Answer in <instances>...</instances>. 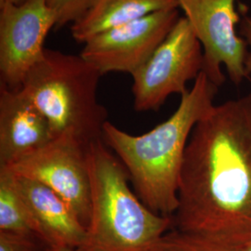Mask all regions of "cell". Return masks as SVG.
Instances as JSON below:
<instances>
[{"instance_id":"6da1fadb","label":"cell","mask_w":251,"mask_h":251,"mask_svg":"<svg viewBox=\"0 0 251 251\" xmlns=\"http://www.w3.org/2000/svg\"><path fill=\"white\" fill-rule=\"evenodd\" d=\"M172 229L251 246V92L211 108L195 126Z\"/></svg>"},{"instance_id":"7a4b0ae2","label":"cell","mask_w":251,"mask_h":251,"mask_svg":"<svg viewBox=\"0 0 251 251\" xmlns=\"http://www.w3.org/2000/svg\"><path fill=\"white\" fill-rule=\"evenodd\" d=\"M219 87L206 74L180 96L177 110L161 124L142 135H132L110 121L101 140L123 164L135 194L159 215L172 217L179 200V178L185 150L198 122L214 106Z\"/></svg>"},{"instance_id":"3957f363","label":"cell","mask_w":251,"mask_h":251,"mask_svg":"<svg viewBox=\"0 0 251 251\" xmlns=\"http://www.w3.org/2000/svg\"><path fill=\"white\" fill-rule=\"evenodd\" d=\"M90 216L77 251H157L173 226L172 217L154 213L132 192L127 171L100 139L88 146Z\"/></svg>"},{"instance_id":"277c9868","label":"cell","mask_w":251,"mask_h":251,"mask_svg":"<svg viewBox=\"0 0 251 251\" xmlns=\"http://www.w3.org/2000/svg\"><path fill=\"white\" fill-rule=\"evenodd\" d=\"M100 76L80 55L45 49L21 90L47 118L53 139L67 135L90 144L102 138L109 121L97 98Z\"/></svg>"},{"instance_id":"5b68a950","label":"cell","mask_w":251,"mask_h":251,"mask_svg":"<svg viewBox=\"0 0 251 251\" xmlns=\"http://www.w3.org/2000/svg\"><path fill=\"white\" fill-rule=\"evenodd\" d=\"M204 66L203 47L188 20L180 17L144 65L131 75L137 112L158 111L172 94L187 92Z\"/></svg>"},{"instance_id":"8992f818","label":"cell","mask_w":251,"mask_h":251,"mask_svg":"<svg viewBox=\"0 0 251 251\" xmlns=\"http://www.w3.org/2000/svg\"><path fill=\"white\" fill-rule=\"evenodd\" d=\"M236 0H179L182 10L203 47V71L219 88L225 82V66L230 80L239 85L249 74L245 62L249 54L246 40L237 34L240 13Z\"/></svg>"},{"instance_id":"52a82bcc","label":"cell","mask_w":251,"mask_h":251,"mask_svg":"<svg viewBox=\"0 0 251 251\" xmlns=\"http://www.w3.org/2000/svg\"><path fill=\"white\" fill-rule=\"evenodd\" d=\"M88 146L72 136H60L7 167L17 176L52 189L72 207L86 230L90 216Z\"/></svg>"},{"instance_id":"ba28073f","label":"cell","mask_w":251,"mask_h":251,"mask_svg":"<svg viewBox=\"0 0 251 251\" xmlns=\"http://www.w3.org/2000/svg\"><path fill=\"white\" fill-rule=\"evenodd\" d=\"M179 18V8L165 9L113 28L88 40L80 56L101 75L111 72L132 75L148 61Z\"/></svg>"},{"instance_id":"9c48e42d","label":"cell","mask_w":251,"mask_h":251,"mask_svg":"<svg viewBox=\"0 0 251 251\" xmlns=\"http://www.w3.org/2000/svg\"><path fill=\"white\" fill-rule=\"evenodd\" d=\"M55 24L46 0L0 7V84L21 90L28 72L42 58L46 36Z\"/></svg>"},{"instance_id":"30bf717a","label":"cell","mask_w":251,"mask_h":251,"mask_svg":"<svg viewBox=\"0 0 251 251\" xmlns=\"http://www.w3.org/2000/svg\"><path fill=\"white\" fill-rule=\"evenodd\" d=\"M14 176L16 187L31 217L36 236L47 250L59 247L75 250L80 248L87 230L72 207L43 183L15 174Z\"/></svg>"},{"instance_id":"8fae6325","label":"cell","mask_w":251,"mask_h":251,"mask_svg":"<svg viewBox=\"0 0 251 251\" xmlns=\"http://www.w3.org/2000/svg\"><path fill=\"white\" fill-rule=\"evenodd\" d=\"M53 140L43 114L22 90L0 84V168H7Z\"/></svg>"},{"instance_id":"7c38bea8","label":"cell","mask_w":251,"mask_h":251,"mask_svg":"<svg viewBox=\"0 0 251 251\" xmlns=\"http://www.w3.org/2000/svg\"><path fill=\"white\" fill-rule=\"evenodd\" d=\"M179 8V0H97L71 26L72 36L86 43L93 36L154 12Z\"/></svg>"},{"instance_id":"4fadbf2b","label":"cell","mask_w":251,"mask_h":251,"mask_svg":"<svg viewBox=\"0 0 251 251\" xmlns=\"http://www.w3.org/2000/svg\"><path fill=\"white\" fill-rule=\"evenodd\" d=\"M0 231L25 233L38 238L16 187L15 176L8 168H0Z\"/></svg>"},{"instance_id":"5bb4252c","label":"cell","mask_w":251,"mask_h":251,"mask_svg":"<svg viewBox=\"0 0 251 251\" xmlns=\"http://www.w3.org/2000/svg\"><path fill=\"white\" fill-rule=\"evenodd\" d=\"M157 251H248L198 234L171 229L162 237Z\"/></svg>"},{"instance_id":"9a60e30c","label":"cell","mask_w":251,"mask_h":251,"mask_svg":"<svg viewBox=\"0 0 251 251\" xmlns=\"http://www.w3.org/2000/svg\"><path fill=\"white\" fill-rule=\"evenodd\" d=\"M97 0H46L48 7L53 11L55 29H60L68 24L80 20Z\"/></svg>"},{"instance_id":"2e32d148","label":"cell","mask_w":251,"mask_h":251,"mask_svg":"<svg viewBox=\"0 0 251 251\" xmlns=\"http://www.w3.org/2000/svg\"><path fill=\"white\" fill-rule=\"evenodd\" d=\"M36 236L25 233L0 231V251H47Z\"/></svg>"},{"instance_id":"e0dca14e","label":"cell","mask_w":251,"mask_h":251,"mask_svg":"<svg viewBox=\"0 0 251 251\" xmlns=\"http://www.w3.org/2000/svg\"><path fill=\"white\" fill-rule=\"evenodd\" d=\"M239 35L246 40L248 46L251 48V15L243 14L241 22L239 24ZM245 66L247 73L250 75H251V52H249L247 56Z\"/></svg>"},{"instance_id":"ac0fdd59","label":"cell","mask_w":251,"mask_h":251,"mask_svg":"<svg viewBox=\"0 0 251 251\" xmlns=\"http://www.w3.org/2000/svg\"><path fill=\"white\" fill-rule=\"evenodd\" d=\"M27 0H0V7L4 6V5H22L25 2H26Z\"/></svg>"},{"instance_id":"d6986e66","label":"cell","mask_w":251,"mask_h":251,"mask_svg":"<svg viewBox=\"0 0 251 251\" xmlns=\"http://www.w3.org/2000/svg\"><path fill=\"white\" fill-rule=\"evenodd\" d=\"M48 251H77L75 249H73L70 247H59V248H55L52 250H50Z\"/></svg>"},{"instance_id":"ffe728a7","label":"cell","mask_w":251,"mask_h":251,"mask_svg":"<svg viewBox=\"0 0 251 251\" xmlns=\"http://www.w3.org/2000/svg\"><path fill=\"white\" fill-rule=\"evenodd\" d=\"M247 251H251V247H250V248H249V249H248V250H247Z\"/></svg>"}]
</instances>
